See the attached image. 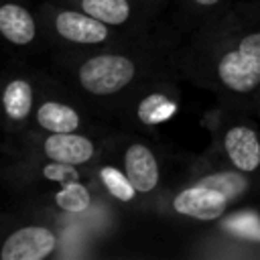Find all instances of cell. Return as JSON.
Returning <instances> with one entry per match:
<instances>
[{"label":"cell","instance_id":"6da1fadb","mask_svg":"<svg viewBox=\"0 0 260 260\" xmlns=\"http://www.w3.org/2000/svg\"><path fill=\"white\" fill-rule=\"evenodd\" d=\"M156 69V59L132 43L122 51H100L83 59L77 67V83L93 98H130V91H138L152 81Z\"/></svg>","mask_w":260,"mask_h":260},{"label":"cell","instance_id":"7a4b0ae2","mask_svg":"<svg viewBox=\"0 0 260 260\" xmlns=\"http://www.w3.org/2000/svg\"><path fill=\"white\" fill-rule=\"evenodd\" d=\"M203 77L221 95L246 104L260 98V73L244 59L223 26L211 30L199 59Z\"/></svg>","mask_w":260,"mask_h":260},{"label":"cell","instance_id":"3957f363","mask_svg":"<svg viewBox=\"0 0 260 260\" xmlns=\"http://www.w3.org/2000/svg\"><path fill=\"white\" fill-rule=\"evenodd\" d=\"M55 30L61 39L73 43V45H83V47H100V45H110L112 41H126L132 43L134 35L126 32H116V28L104 24L102 20L89 16L83 10H61L53 18Z\"/></svg>","mask_w":260,"mask_h":260},{"label":"cell","instance_id":"277c9868","mask_svg":"<svg viewBox=\"0 0 260 260\" xmlns=\"http://www.w3.org/2000/svg\"><path fill=\"white\" fill-rule=\"evenodd\" d=\"M79 10L102 20L112 28L136 35L148 20V0H77Z\"/></svg>","mask_w":260,"mask_h":260},{"label":"cell","instance_id":"5b68a950","mask_svg":"<svg viewBox=\"0 0 260 260\" xmlns=\"http://www.w3.org/2000/svg\"><path fill=\"white\" fill-rule=\"evenodd\" d=\"M228 199L230 197L223 195L221 191L195 181L193 185L175 193L173 209L175 213L185 217H193L199 221H213L225 213Z\"/></svg>","mask_w":260,"mask_h":260},{"label":"cell","instance_id":"8992f818","mask_svg":"<svg viewBox=\"0 0 260 260\" xmlns=\"http://www.w3.org/2000/svg\"><path fill=\"white\" fill-rule=\"evenodd\" d=\"M120 169L126 173L128 181L136 189L138 195L152 193L160 183V167L154 150L146 142L132 140L122 150Z\"/></svg>","mask_w":260,"mask_h":260},{"label":"cell","instance_id":"52a82bcc","mask_svg":"<svg viewBox=\"0 0 260 260\" xmlns=\"http://www.w3.org/2000/svg\"><path fill=\"white\" fill-rule=\"evenodd\" d=\"M57 246V236L45 225H24L2 244V260H43Z\"/></svg>","mask_w":260,"mask_h":260},{"label":"cell","instance_id":"ba28073f","mask_svg":"<svg viewBox=\"0 0 260 260\" xmlns=\"http://www.w3.org/2000/svg\"><path fill=\"white\" fill-rule=\"evenodd\" d=\"M221 148L236 171L256 173L260 169V136L252 126H228L221 134Z\"/></svg>","mask_w":260,"mask_h":260},{"label":"cell","instance_id":"9c48e42d","mask_svg":"<svg viewBox=\"0 0 260 260\" xmlns=\"http://www.w3.org/2000/svg\"><path fill=\"white\" fill-rule=\"evenodd\" d=\"M43 152L49 160L81 167L95 156V144L77 132H51L43 142Z\"/></svg>","mask_w":260,"mask_h":260},{"label":"cell","instance_id":"30bf717a","mask_svg":"<svg viewBox=\"0 0 260 260\" xmlns=\"http://www.w3.org/2000/svg\"><path fill=\"white\" fill-rule=\"evenodd\" d=\"M244 59L260 73V16H230L228 24H221Z\"/></svg>","mask_w":260,"mask_h":260},{"label":"cell","instance_id":"8fae6325","mask_svg":"<svg viewBox=\"0 0 260 260\" xmlns=\"http://www.w3.org/2000/svg\"><path fill=\"white\" fill-rule=\"evenodd\" d=\"M0 35L14 45H28L37 35V24L32 14L20 4H2Z\"/></svg>","mask_w":260,"mask_h":260},{"label":"cell","instance_id":"7c38bea8","mask_svg":"<svg viewBox=\"0 0 260 260\" xmlns=\"http://www.w3.org/2000/svg\"><path fill=\"white\" fill-rule=\"evenodd\" d=\"M37 122L49 132H75L81 124V118L75 108L61 102H43L37 110Z\"/></svg>","mask_w":260,"mask_h":260},{"label":"cell","instance_id":"4fadbf2b","mask_svg":"<svg viewBox=\"0 0 260 260\" xmlns=\"http://www.w3.org/2000/svg\"><path fill=\"white\" fill-rule=\"evenodd\" d=\"M2 106L8 118L24 120L32 110V87L24 79H14L4 87Z\"/></svg>","mask_w":260,"mask_h":260},{"label":"cell","instance_id":"5bb4252c","mask_svg":"<svg viewBox=\"0 0 260 260\" xmlns=\"http://www.w3.org/2000/svg\"><path fill=\"white\" fill-rule=\"evenodd\" d=\"M55 205L69 213H81L89 209L91 193L79 179H75V181L61 185V189L55 193Z\"/></svg>","mask_w":260,"mask_h":260},{"label":"cell","instance_id":"9a60e30c","mask_svg":"<svg viewBox=\"0 0 260 260\" xmlns=\"http://www.w3.org/2000/svg\"><path fill=\"white\" fill-rule=\"evenodd\" d=\"M100 181H102V185L108 189V193H110L114 199L122 201V203H130V201L138 195L136 189L132 187V183L128 181L126 173H124L120 167L104 165V167L100 169Z\"/></svg>","mask_w":260,"mask_h":260},{"label":"cell","instance_id":"2e32d148","mask_svg":"<svg viewBox=\"0 0 260 260\" xmlns=\"http://www.w3.org/2000/svg\"><path fill=\"white\" fill-rule=\"evenodd\" d=\"M238 173H213V175H205V177L197 179V183H203L207 187H213V189L221 191L228 197H238L246 189V181Z\"/></svg>","mask_w":260,"mask_h":260},{"label":"cell","instance_id":"e0dca14e","mask_svg":"<svg viewBox=\"0 0 260 260\" xmlns=\"http://www.w3.org/2000/svg\"><path fill=\"white\" fill-rule=\"evenodd\" d=\"M43 175H45V179H49V181H53V183H59V185H65V183H69V181L79 179V173L75 171L73 165L55 162V160L43 169Z\"/></svg>","mask_w":260,"mask_h":260},{"label":"cell","instance_id":"ac0fdd59","mask_svg":"<svg viewBox=\"0 0 260 260\" xmlns=\"http://www.w3.org/2000/svg\"><path fill=\"white\" fill-rule=\"evenodd\" d=\"M191 6H195V8H201V10H211V8H215V6H219L223 0H187Z\"/></svg>","mask_w":260,"mask_h":260}]
</instances>
